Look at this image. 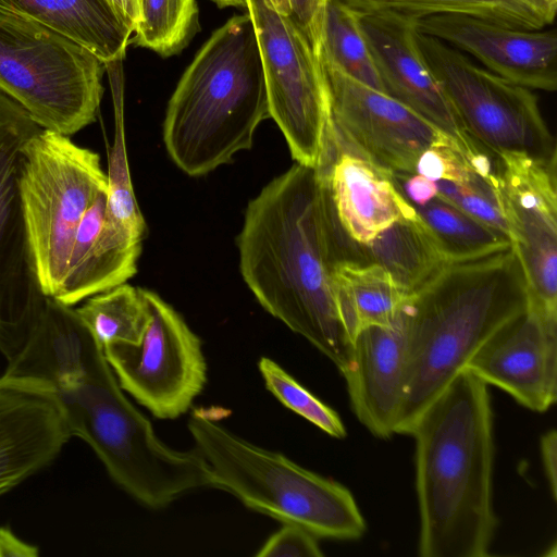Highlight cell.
Instances as JSON below:
<instances>
[{
    "instance_id": "obj_38",
    "label": "cell",
    "mask_w": 557,
    "mask_h": 557,
    "mask_svg": "<svg viewBox=\"0 0 557 557\" xmlns=\"http://www.w3.org/2000/svg\"><path fill=\"white\" fill-rule=\"evenodd\" d=\"M110 2L123 15L134 32L140 16V0H110Z\"/></svg>"
},
{
    "instance_id": "obj_5",
    "label": "cell",
    "mask_w": 557,
    "mask_h": 557,
    "mask_svg": "<svg viewBox=\"0 0 557 557\" xmlns=\"http://www.w3.org/2000/svg\"><path fill=\"white\" fill-rule=\"evenodd\" d=\"M70 433L95 451L111 479L149 508L213 487L203 457L166 446L150 421L126 398L103 351L86 373L55 389Z\"/></svg>"
},
{
    "instance_id": "obj_40",
    "label": "cell",
    "mask_w": 557,
    "mask_h": 557,
    "mask_svg": "<svg viewBox=\"0 0 557 557\" xmlns=\"http://www.w3.org/2000/svg\"><path fill=\"white\" fill-rule=\"evenodd\" d=\"M273 5L276 8V10L285 15H289L292 14V9H290V2L289 0H270Z\"/></svg>"
},
{
    "instance_id": "obj_30",
    "label": "cell",
    "mask_w": 557,
    "mask_h": 557,
    "mask_svg": "<svg viewBox=\"0 0 557 557\" xmlns=\"http://www.w3.org/2000/svg\"><path fill=\"white\" fill-rule=\"evenodd\" d=\"M259 371L268 391L285 407L333 437L346 436V429L339 416L301 386L275 361L262 357L259 361Z\"/></svg>"
},
{
    "instance_id": "obj_15",
    "label": "cell",
    "mask_w": 557,
    "mask_h": 557,
    "mask_svg": "<svg viewBox=\"0 0 557 557\" xmlns=\"http://www.w3.org/2000/svg\"><path fill=\"white\" fill-rule=\"evenodd\" d=\"M315 169L349 258L397 221L417 215L397 181L347 145L332 120Z\"/></svg>"
},
{
    "instance_id": "obj_32",
    "label": "cell",
    "mask_w": 557,
    "mask_h": 557,
    "mask_svg": "<svg viewBox=\"0 0 557 557\" xmlns=\"http://www.w3.org/2000/svg\"><path fill=\"white\" fill-rule=\"evenodd\" d=\"M416 173L435 182L456 184L467 183L478 174L469 158L453 147H431L423 151L417 161Z\"/></svg>"
},
{
    "instance_id": "obj_29",
    "label": "cell",
    "mask_w": 557,
    "mask_h": 557,
    "mask_svg": "<svg viewBox=\"0 0 557 557\" xmlns=\"http://www.w3.org/2000/svg\"><path fill=\"white\" fill-rule=\"evenodd\" d=\"M196 0H140L133 41L161 57L181 52L198 30Z\"/></svg>"
},
{
    "instance_id": "obj_33",
    "label": "cell",
    "mask_w": 557,
    "mask_h": 557,
    "mask_svg": "<svg viewBox=\"0 0 557 557\" xmlns=\"http://www.w3.org/2000/svg\"><path fill=\"white\" fill-rule=\"evenodd\" d=\"M256 555L321 557L323 553L315 535L297 524L284 523V527L274 533Z\"/></svg>"
},
{
    "instance_id": "obj_11",
    "label": "cell",
    "mask_w": 557,
    "mask_h": 557,
    "mask_svg": "<svg viewBox=\"0 0 557 557\" xmlns=\"http://www.w3.org/2000/svg\"><path fill=\"white\" fill-rule=\"evenodd\" d=\"M148 322L136 344L102 347L120 387L159 419H175L202 391L207 366L199 337L153 292L141 289Z\"/></svg>"
},
{
    "instance_id": "obj_34",
    "label": "cell",
    "mask_w": 557,
    "mask_h": 557,
    "mask_svg": "<svg viewBox=\"0 0 557 557\" xmlns=\"http://www.w3.org/2000/svg\"><path fill=\"white\" fill-rule=\"evenodd\" d=\"M327 0H289L290 16L304 30L313 49L317 46L321 14Z\"/></svg>"
},
{
    "instance_id": "obj_19",
    "label": "cell",
    "mask_w": 557,
    "mask_h": 557,
    "mask_svg": "<svg viewBox=\"0 0 557 557\" xmlns=\"http://www.w3.org/2000/svg\"><path fill=\"white\" fill-rule=\"evenodd\" d=\"M71 438L53 386L0 377V496L49 467Z\"/></svg>"
},
{
    "instance_id": "obj_14",
    "label": "cell",
    "mask_w": 557,
    "mask_h": 557,
    "mask_svg": "<svg viewBox=\"0 0 557 557\" xmlns=\"http://www.w3.org/2000/svg\"><path fill=\"white\" fill-rule=\"evenodd\" d=\"M321 69L335 129L393 177L414 174L419 157L431 147H453L467 156L458 140L393 97L323 64Z\"/></svg>"
},
{
    "instance_id": "obj_26",
    "label": "cell",
    "mask_w": 557,
    "mask_h": 557,
    "mask_svg": "<svg viewBox=\"0 0 557 557\" xmlns=\"http://www.w3.org/2000/svg\"><path fill=\"white\" fill-rule=\"evenodd\" d=\"M416 207V206H414ZM448 263L467 262L510 249V238L440 197L416 207Z\"/></svg>"
},
{
    "instance_id": "obj_21",
    "label": "cell",
    "mask_w": 557,
    "mask_h": 557,
    "mask_svg": "<svg viewBox=\"0 0 557 557\" xmlns=\"http://www.w3.org/2000/svg\"><path fill=\"white\" fill-rule=\"evenodd\" d=\"M102 351L75 309L47 297L27 343L3 374L58 389L82 377Z\"/></svg>"
},
{
    "instance_id": "obj_13",
    "label": "cell",
    "mask_w": 557,
    "mask_h": 557,
    "mask_svg": "<svg viewBox=\"0 0 557 557\" xmlns=\"http://www.w3.org/2000/svg\"><path fill=\"white\" fill-rule=\"evenodd\" d=\"M493 185L529 301L557 315V157L494 154Z\"/></svg>"
},
{
    "instance_id": "obj_7",
    "label": "cell",
    "mask_w": 557,
    "mask_h": 557,
    "mask_svg": "<svg viewBox=\"0 0 557 557\" xmlns=\"http://www.w3.org/2000/svg\"><path fill=\"white\" fill-rule=\"evenodd\" d=\"M104 69L70 37L0 10V90L41 128L71 137L94 123Z\"/></svg>"
},
{
    "instance_id": "obj_8",
    "label": "cell",
    "mask_w": 557,
    "mask_h": 557,
    "mask_svg": "<svg viewBox=\"0 0 557 557\" xmlns=\"http://www.w3.org/2000/svg\"><path fill=\"white\" fill-rule=\"evenodd\" d=\"M18 189L37 281L44 295L53 298L79 222L108 190V176L97 152L42 128L24 145Z\"/></svg>"
},
{
    "instance_id": "obj_28",
    "label": "cell",
    "mask_w": 557,
    "mask_h": 557,
    "mask_svg": "<svg viewBox=\"0 0 557 557\" xmlns=\"http://www.w3.org/2000/svg\"><path fill=\"white\" fill-rule=\"evenodd\" d=\"M75 311L101 347L138 343L148 322L140 288L126 283L88 297Z\"/></svg>"
},
{
    "instance_id": "obj_24",
    "label": "cell",
    "mask_w": 557,
    "mask_h": 557,
    "mask_svg": "<svg viewBox=\"0 0 557 557\" xmlns=\"http://www.w3.org/2000/svg\"><path fill=\"white\" fill-rule=\"evenodd\" d=\"M355 259L377 262L412 293L450 264L418 212L358 249Z\"/></svg>"
},
{
    "instance_id": "obj_2",
    "label": "cell",
    "mask_w": 557,
    "mask_h": 557,
    "mask_svg": "<svg viewBox=\"0 0 557 557\" xmlns=\"http://www.w3.org/2000/svg\"><path fill=\"white\" fill-rule=\"evenodd\" d=\"M409 434L416 441L419 555H488L497 519L487 384L465 368L420 413Z\"/></svg>"
},
{
    "instance_id": "obj_9",
    "label": "cell",
    "mask_w": 557,
    "mask_h": 557,
    "mask_svg": "<svg viewBox=\"0 0 557 557\" xmlns=\"http://www.w3.org/2000/svg\"><path fill=\"white\" fill-rule=\"evenodd\" d=\"M421 52L466 132L494 154L557 157L534 92L418 30Z\"/></svg>"
},
{
    "instance_id": "obj_6",
    "label": "cell",
    "mask_w": 557,
    "mask_h": 557,
    "mask_svg": "<svg viewBox=\"0 0 557 557\" xmlns=\"http://www.w3.org/2000/svg\"><path fill=\"white\" fill-rule=\"evenodd\" d=\"M188 430L209 467L213 487L317 537L350 541L363 535L364 519L341 483L235 435L208 409L191 412Z\"/></svg>"
},
{
    "instance_id": "obj_39",
    "label": "cell",
    "mask_w": 557,
    "mask_h": 557,
    "mask_svg": "<svg viewBox=\"0 0 557 557\" xmlns=\"http://www.w3.org/2000/svg\"><path fill=\"white\" fill-rule=\"evenodd\" d=\"M356 11H366L379 8L384 0H341Z\"/></svg>"
},
{
    "instance_id": "obj_35",
    "label": "cell",
    "mask_w": 557,
    "mask_h": 557,
    "mask_svg": "<svg viewBox=\"0 0 557 557\" xmlns=\"http://www.w3.org/2000/svg\"><path fill=\"white\" fill-rule=\"evenodd\" d=\"M394 178L403 181V189L406 197L416 207L424 206L437 196L436 182L420 174L414 173Z\"/></svg>"
},
{
    "instance_id": "obj_10",
    "label": "cell",
    "mask_w": 557,
    "mask_h": 557,
    "mask_svg": "<svg viewBox=\"0 0 557 557\" xmlns=\"http://www.w3.org/2000/svg\"><path fill=\"white\" fill-rule=\"evenodd\" d=\"M268 91L270 117L284 135L296 163L317 168L331 109L317 53L299 25L270 0H246Z\"/></svg>"
},
{
    "instance_id": "obj_12",
    "label": "cell",
    "mask_w": 557,
    "mask_h": 557,
    "mask_svg": "<svg viewBox=\"0 0 557 557\" xmlns=\"http://www.w3.org/2000/svg\"><path fill=\"white\" fill-rule=\"evenodd\" d=\"M42 128L0 90V351L8 363L27 343L45 306L18 189L23 148Z\"/></svg>"
},
{
    "instance_id": "obj_31",
    "label": "cell",
    "mask_w": 557,
    "mask_h": 557,
    "mask_svg": "<svg viewBox=\"0 0 557 557\" xmlns=\"http://www.w3.org/2000/svg\"><path fill=\"white\" fill-rule=\"evenodd\" d=\"M436 185L437 197L509 237L495 196L493 174L490 178L475 174L462 184L437 181Z\"/></svg>"
},
{
    "instance_id": "obj_41",
    "label": "cell",
    "mask_w": 557,
    "mask_h": 557,
    "mask_svg": "<svg viewBox=\"0 0 557 557\" xmlns=\"http://www.w3.org/2000/svg\"><path fill=\"white\" fill-rule=\"evenodd\" d=\"M212 1H214L218 4V7H220V8H225V7L246 8L247 7L246 0H212Z\"/></svg>"
},
{
    "instance_id": "obj_27",
    "label": "cell",
    "mask_w": 557,
    "mask_h": 557,
    "mask_svg": "<svg viewBox=\"0 0 557 557\" xmlns=\"http://www.w3.org/2000/svg\"><path fill=\"white\" fill-rule=\"evenodd\" d=\"M379 8L416 18L462 14L523 29H543L555 21L557 0H384Z\"/></svg>"
},
{
    "instance_id": "obj_25",
    "label": "cell",
    "mask_w": 557,
    "mask_h": 557,
    "mask_svg": "<svg viewBox=\"0 0 557 557\" xmlns=\"http://www.w3.org/2000/svg\"><path fill=\"white\" fill-rule=\"evenodd\" d=\"M314 51L321 64L336 70L355 82L384 92L373 58L360 29L357 11L341 0L325 2Z\"/></svg>"
},
{
    "instance_id": "obj_16",
    "label": "cell",
    "mask_w": 557,
    "mask_h": 557,
    "mask_svg": "<svg viewBox=\"0 0 557 557\" xmlns=\"http://www.w3.org/2000/svg\"><path fill=\"white\" fill-rule=\"evenodd\" d=\"M357 16L384 92L458 140L467 156L479 150L421 52L417 18L387 8L357 11Z\"/></svg>"
},
{
    "instance_id": "obj_4",
    "label": "cell",
    "mask_w": 557,
    "mask_h": 557,
    "mask_svg": "<svg viewBox=\"0 0 557 557\" xmlns=\"http://www.w3.org/2000/svg\"><path fill=\"white\" fill-rule=\"evenodd\" d=\"M270 117L258 40L249 13L218 28L200 48L172 94L163 141L190 176L205 175L250 149Z\"/></svg>"
},
{
    "instance_id": "obj_36",
    "label": "cell",
    "mask_w": 557,
    "mask_h": 557,
    "mask_svg": "<svg viewBox=\"0 0 557 557\" xmlns=\"http://www.w3.org/2000/svg\"><path fill=\"white\" fill-rule=\"evenodd\" d=\"M541 454L552 496L557 497V433L549 430L541 437Z\"/></svg>"
},
{
    "instance_id": "obj_18",
    "label": "cell",
    "mask_w": 557,
    "mask_h": 557,
    "mask_svg": "<svg viewBox=\"0 0 557 557\" xmlns=\"http://www.w3.org/2000/svg\"><path fill=\"white\" fill-rule=\"evenodd\" d=\"M417 29L471 55L495 75L531 90L557 89V35L462 14L418 17Z\"/></svg>"
},
{
    "instance_id": "obj_1",
    "label": "cell",
    "mask_w": 557,
    "mask_h": 557,
    "mask_svg": "<svg viewBox=\"0 0 557 557\" xmlns=\"http://www.w3.org/2000/svg\"><path fill=\"white\" fill-rule=\"evenodd\" d=\"M242 276L259 304L343 373L351 342L333 289L347 258L315 168L295 163L249 201L237 237Z\"/></svg>"
},
{
    "instance_id": "obj_37",
    "label": "cell",
    "mask_w": 557,
    "mask_h": 557,
    "mask_svg": "<svg viewBox=\"0 0 557 557\" xmlns=\"http://www.w3.org/2000/svg\"><path fill=\"white\" fill-rule=\"evenodd\" d=\"M39 548L18 537L10 527H0V557H36Z\"/></svg>"
},
{
    "instance_id": "obj_22",
    "label": "cell",
    "mask_w": 557,
    "mask_h": 557,
    "mask_svg": "<svg viewBox=\"0 0 557 557\" xmlns=\"http://www.w3.org/2000/svg\"><path fill=\"white\" fill-rule=\"evenodd\" d=\"M0 10L70 37L106 65L124 58L134 33L110 0H0Z\"/></svg>"
},
{
    "instance_id": "obj_20",
    "label": "cell",
    "mask_w": 557,
    "mask_h": 557,
    "mask_svg": "<svg viewBox=\"0 0 557 557\" xmlns=\"http://www.w3.org/2000/svg\"><path fill=\"white\" fill-rule=\"evenodd\" d=\"M408 306L391 324L367 326L356 334L342 373L357 419L381 438L395 434L404 399Z\"/></svg>"
},
{
    "instance_id": "obj_3",
    "label": "cell",
    "mask_w": 557,
    "mask_h": 557,
    "mask_svg": "<svg viewBox=\"0 0 557 557\" xmlns=\"http://www.w3.org/2000/svg\"><path fill=\"white\" fill-rule=\"evenodd\" d=\"M528 304L512 247L450 263L422 285L408 306L405 391L395 434H409L420 413L479 348Z\"/></svg>"
},
{
    "instance_id": "obj_17",
    "label": "cell",
    "mask_w": 557,
    "mask_h": 557,
    "mask_svg": "<svg viewBox=\"0 0 557 557\" xmlns=\"http://www.w3.org/2000/svg\"><path fill=\"white\" fill-rule=\"evenodd\" d=\"M466 368L525 408L546 411L557 397V315L529 302L479 348Z\"/></svg>"
},
{
    "instance_id": "obj_23",
    "label": "cell",
    "mask_w": 557,
    "mask_h": 557,
    "mask_svg": "<svg viewBox=\"0 0 557 557\" xmlns=\"http://www.w3.org/2000/svg\"><path fill=\"white\" fill-rule=\"evenodd\" d=\"M332 278L337 311L350 342L367 326L391 324L414 297L373 261L339 259Z\"/></svg>"
}]
</instances>
